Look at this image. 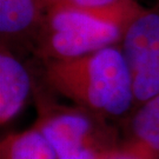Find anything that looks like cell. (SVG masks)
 I'll list each match as a JSON object with an SVG mask.
<instances>
[{
    "mask_svg": "<svg viewBox=\"0 0 159 159\" xmlns=\"http://www.w3.org/2000/svg\"><path fill=\"white\" fill-rule=\"evenodd\" d=\"M37 126L58 159H105L121 146L119 132L107 118L90 110L67 107L38 96Z\"/></svg>",
    "mask_w": 159,
    "mask_h": 159,
    "instance_id": "cell-3",
    "label": "cell"
},
{
    "mask_svg": "<svg viewBox=\"0 0 159 159\" xmlns=\"http://www.w3.org/2000/svg\"><path fill=\"white\" fill-rule=\"evenodd\" d=\"M43 10L45 11L52 6L57 5H75V6H89V7H98V6L113 5L117 2H121L125 0H38Z\"/></svg>",
    "mask_w": 159,
    "mask_h": 159,
    "instance_id": "cell-9",
    "label": "cell"
},
{
    "mask_svg": "<svg viewBox=\"0 0 159 159\" xmlns=\"http://www.w3.org/2000/svg\"><path fill=\"white\" fill-rule=\"evenodd\" d=\"M1 159H58L45 134L33 126L5 138L1 143Z\"/></svg>",
    "mask_w": 159,
    "mask_h": 159,
    "instance_id": "cell-8",
    "label": "cell"
},
{
    "mask_svg": "<svg viewBox=\"0 0 159 159\" xmlns=\"http://www.w3.org/2000/svg\"><path fill=\"white\" fill-rule=\"evenodd\" d=\"M125 142L139 146L152 159H159V94L132 111Z\"/></svg>",
    "mask_w": 159,
    "mask_h": 159,
    "instance_id": "cell-7",
    "label": "cell"
},
{
    "mask_svg": "<svg viewBox=\"0 0 159 159\" xmlns=\"http://www.w3.org/2000/svg\"><path fill=\"white\" fill-rule=\"evenodd\" d=\"M143 8L137 0L98 7L52 6L44 11L32 51L43 61H50L120 45L129 25Z\"/></svg>",
    "mask_w": 159,
    "mask_h": 159,
    "instance_id": "cell-2",
    "label": "cell"
},
{
    "mask_svg": "<svg viewBox=\"0 0 159 159\" xmlns=\"http://www.w3.org/2000/svg\"><path fill=\"white\" fill-rule=\"evenodd\" d=\"M29 70L6 45L0 46V124L4 126L23 110L32 91Z\"/></svg>",
    "mask_w": 159,
    "mask_h": 159,
    "instance_id": "cell-6",
    "label": "cell"
},
{
    "mask_svg": "<svg viewBox=\"0 0 159 159\" xmlns=\"http://www.w3.org/2000/svg\"><path fill=\"white\" fill-rule=\"evenodd\" d=\"M120 46L133 77L137 108L159 94V7H144L129 25Z\"/></svg>",
    "mask_w": 159,
    "mask_h": 159,
    "instance_id": "cell-4",
    "label": "cell"
},
{
    "mask_svg": "<svg viewBox=\"0 0 159 159\" xmlns=\"http://www.w3.org/2000/svg\"><path fill=\"white\" fill-rule=\"evenodd\" d=\"M44 79L77 106L105 118H119L134 108L133 77L120 45L86 56L44 61Z\"/></svg>",
    "mask_w": 159,
    "mask_h": 159,
    "instance_id": "cell-1",
    "label": "cell"
},
{
    "mask_svg": "<svg viewBox=\"0 0 159 159\" xmlns=\"http://www.w3.org/2000/svg\"><path fill=\"white\" fill-rule=\"evenodd\" d=\"M43 17L38 0H0L1 44L13 51L16 47L33 48Z\"/></svg>",
    "mask_w": 159,
    "mask_h": 159,
    "instance_id": "cell-5",
    "label": "cell"
},
{
    "mask_svg": "<svg viewBox=\"0 0 159 159\" xmlns=\"http://www.w3.org/2000/svg\"><path fill=\"white\" fill-rule=\"evenodd\" d=\"M105 159H152L139 146L129 142H123L121 146Z\"/></svg>",
    "mask_w": 159,
    "mask_h": 159,
    "instance_id": "cell-10",
    "label": "cell"
}]
</instances>
